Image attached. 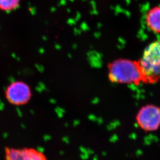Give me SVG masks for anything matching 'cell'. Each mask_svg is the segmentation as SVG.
I'll return each instance as SVG.
<instances>
[{
  "label": "cell",
  "mask_w": 160,
  "mask_h": 160,
  "mask_svg": "<svg viewBox=\"0 0 160 160\" xmlns=\"http://www.w3.org/2000/svg\"><path fill=\"white\" fill-rule=\"evenodd\" d=\"M5 95L6 99L14 106L27 104L32 98V91L29 85L22 81H15L6 88Z\"/></svg>",
  "instance_id": "3957f363"
},
{
  "label": "cell",
  "mask_w": 160,
  "mask_h": 160,
  "mask_svg": "<svg viewBox=\"0 0 160 160\" xmlns=\"http://www.w3.org/2000/svg\"><path fill=\"white\" fill-rule=\"evenodd\" d=\"M146 21L151 31L160 33V6H156L148 11L146 15Z\"/></svg>",
  "instance_id": "8992f818"
},
{
  "label": "cell",
  "mask_w": 160,
  "mask_h": 160,
  "mask_svg": "<svg viewBox=\"0 0 160 160\" xmlns=\"http://www.w3.org/2000/svg\"><path fill=\"white\" fill-rule=\"evenodd\" d=\"M138 125L145 131H154L160 127V108L152 104L143 106L136 117Z\"/></svg>",
  "instance_id": "277c9868"
},
{
  "label": "cell",
  "mask_w": 160,
  "mask_h": 160,
  "mask_svg": "<svg viewBox=\"0 0 160 160\" xmlns=\"http://www.w3.org/2000/svg\"><path fill=\"white\" fill-rule=\"evenodd\" d=\"M138 61L143 83L153 84L160 80V42H153L144 51Z\"/></svg>",
  "instance_id": "7a4b0ae2"
},
{
  "label": "cell",
  "mask_w": 160,
  "mask_h": 160,
  "mask_svg": "<svg viewBox=\"0 0 160 160\" xmlns=\"http://www.w3.org/2000/svg\"><path fill=\"white\" fill-rule=\"evenodd\" d=\"M20 0H0V10L4 12H11L17 9Z\"/></svg>",
  "instance_id": "52a82bcc"
},
{
  "label": "cell",
  "mask_w": 160,
  "mask_h": 160,
  "mask_svg": "<svg viewBox=\"0 0 160 160\" xmlns=\"http://www.w3.org/2000/svg\"><path fill=\"white\" fill-rule=\"evenodd\" d=\"M108 77L112 83L139 84L143 77L138 61L119 59L109 64Z\"/></svg>",
  "instance_id": "6da1fadb"
},
{
  "label": "cell",
  "mask_w": 160,
  "mask_h": 160,
  "mask_svg": "<svg viewBox=\"0 0 160 160\" xmlns=\"http://www.w3.org/2000/svg\"><path fill=\"white\" fill-rule=\"evenodd\" d=\"M4 154L5 160H48L44 153L32 147H6Z\"/></svg>",
  "instance_id": "5b68a950"
}]
</instances>
